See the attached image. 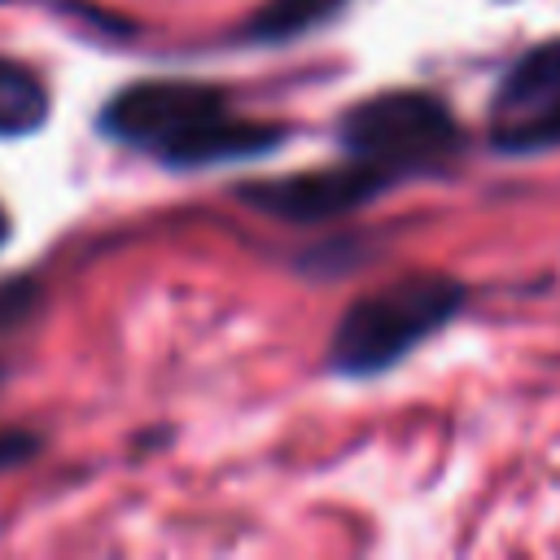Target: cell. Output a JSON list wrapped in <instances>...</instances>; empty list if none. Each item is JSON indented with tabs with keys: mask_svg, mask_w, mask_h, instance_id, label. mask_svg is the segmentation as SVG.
<instances>
[{
	"mask_svg": "<svg viewBox=\"0 0 560 560\" xmlns=\"http://www.w3.org/2000/svg\"><path fill=\"white\" fill-rule=\"evenodd\" d=\"M101 131L171 171L254 162L284 144L289 127L241 118L223 88L201 79H140L101 109Z\"/></svg>",
	"mask_w": 560,
	"mask_h": 560,
	"instance_id": "1",
	"label": "cell"
},
{
	"mask_svg": "<svg viewBox=\"0 0 560 560\" xmlns=\"http://www.w3.org/2000/svg\"><path fill=\"white\" fill-rule=\"evenodd\" d=\"M464 302L468 293L451 276H402L354 298L328 337V372L372 381L398 368L411 350L438 337L464 311Z\"/></svg>",
	"mask_w": 560,
	"mask_h": 560,
	"instance_id": "2",
	"label": "cell"
},
{
	"mask_svg": "<svg viewBox=\"0 0 560 560\" xmlns=\"http://www.w3.org/2000/svg\"><path fill=\"white\" fill-rule=\"evenodd\" d=\"M337 140L346 158L385 171L394 184L420 171H442L464 144L446 101L420 88H389L350 105L337 122Z\"/></svg>",
	"mask_w": 560,
	"mask_h": 560,
	"instance_id": "3",
	"label": "cell"
},
{
	"mask_svg": "<svg viewBox=\"0 0 560 560\" xmlns=\"http://www.w3.org/2000/svg\"><path fill=\"white\" fill-rule=\"evenodd\" d=\"M490 144L508 158L560 149V35L525 48L490 96Z\"/></svg>",
	"mask_w": 560,
	"mask_h": 560,
	"instance_id": "4",
	"label": "cell"
},
{
	"mask_svg": "<svg viewBox=\"0 0 560 560\" xmlns=\"http://www.w3.org/2000/svg\"><path fill=\"white\" fill-rule=\"evenodd\" d=\"M385 188H394V179L359 158H346L337 166H315V171H293L280 179H254L245 188H236V197L267 214V219H284V223H328L341 219L368 201H376Z\"/></svg>",
	"mask_w": 560,
	"mask_h": 560,
	"instance_id": "5",
	"label": "cell"
},
{
	"mask_svg": "<svg viewBox=\"0 0 560 560\" xmlns=\"http://www.w3.org/2000/svg\"><path fill=\"white\" fill-rule=\"evenodd\" d=\"M44 118H48L44 79L22 61L0 57V140L31 136V131L44 127Z\"/></svg>",
	"mask_w": 560,
	"mask_h": 560,
	"instance_id": "6",
	"label": "cell"
},
{
	"mask_svg": "<svg viewBox=\"0 0 560 560\" xmlns=\"http://www.w3.org/2000/svg\"><path fill=\"white\" fill-rule=\"evenodd\" d=\"M350 0H262L258 13L245 22L249 44H289L324 22H332Z\"/></svg>",
	"mask_w": 560,
	"mask_h": 560,
	"instance_id": "7",
	"label": "cell"
},
{
	"mask_svg": "<svg viewBox=\"0 0 560 560\" xmlns=\"http://www.w3.org/2000/svg\"><path fill=\"white\" fill-rule=\"evenodd\" d=\"M31 302H35L31 284H0V341L31 315Z\"/></svg>",
	"mask_w": 560,
	"mask_h": 560,
	"instance_id": "8",
	"label": "cell"
},
{
	"mask_svg": "<svg viewBox=\"0 0 560 560\" xmlns=\"http://www.w3.org/2000/svg\"><path fill=\"white\" fill-rule=\"evenodd\" d=\"M31 451H35V438H31V433H18V429H0V468H13V464H22Z\"/></svg>",
	"mask_w": 560,
	"mask_h": 560,
	"instance_id": "9",
	"label": "cell"
},
{
	"mask_svg": "<svg viewBox=\"0 0 560 560\" xmlns=\"http://www.w3.org/2000/svg\"><path fill=\"white\" fill-rule=\"evenodd\" d=\"M4 236H9V214H4V206H0V245H4Z\"/></svg>",
	"mask_w": 560,
	"mask_h": 560,
	"instance_id": "10",
	"label": "cell"
}]
</instances>
